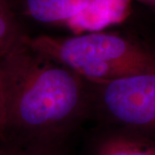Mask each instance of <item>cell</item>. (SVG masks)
Returning <instances> with one entry per match:
<instances>
[{"label":"cell","instance_id":"cell-8","mask_svg":"<svg viewBox=\"0 0 155 155\" xmlns=\"http://www.w3.org/2000/svg\"><path fill=\"white\" fill-rule=\"evenodd\" d=\"M143 1L147 2V3H148L149 5H153V6H154V7H155V0H143Z\"/></svg>","mask_w":155,"mask_h":155},{"label":"cell","instance_id":"cell-2","mask_svg":"<svg viewBox=\"0 0 155 155\" xmlns=\"http://www.w3.org/2000/svg\"><path fill=\"white\" fill-rule=\"evenodd\" d=\"M33 48L83 79L103 84L155 70V52L120 35L102 31L72 37H25Z\"/></svg>","mask_w":155,"mask_h":155},{"label":"cell","instance_id":"cell-3","mask_svg":"<svg viewBox=\"0 0 155 155\" xmlns=\"http://www.w3.org/2000/svg\"><path fill=\"white\" fill-rule=\"evenodd\" d=\"M101 86V104L112 120L155 134V70L119 78Z\"/></svg>","mask_w":155,"mask_h":155},{"label":"cell","instance_id":"cell-5","mask_svg":"<svg viewBox=\"0 0 155 155\" xmlns=\"http://www.w3.org/2000/svg\"><path fill=\"white\" fill-rule=\"evenodd\" d=\"M97 155H155V139L141 134H114L101 142Z\"/></svg>","mask_w":155,"mask_h":155},{"label":"cell","instance_id":"cell-1","mask_svg":"<svg viewBox=\"0 0 155 155\" xmlns=\"http://www.w3.org/2000/svg\"><path fill=\"white\" fill-rule=\"evenodd\" d=\"M83 80L22 36L0 58V137L40 141L64 133L84 110Z\"/></svg>","mask_w":155,"mask_h":155},{"label":"cell","instance_id":"cell-7","mask_svg":"<svg viewBox=\"0 0 155 155\" xmlns=\"http://www.w3.org/2000/svg\"><path fill=\"white\" fill-rule=\"evenodd\" d=\"M1 155H55L50 152L35 148L24 150H5L1 149Z\"/></svg>","mask_w":155,"mask_h":155},{"label":"cell","instance_id":"cell-6","mask_svg":"<svg viewBox=\"0 0 155 155\" xmlns=\"http://www.w3.org/2000/svg\"><path fill=\"white\" fill-rule=\"evenodd\" d=\"M22 38L10 11L0 0V58L17 44Z\"/></svg>","mask_w":155,"mask_h":155},{"label":"cell","instance_id":"cell-9","mask_svg":"<svg viewBox=\"0 0 155 155\" xmlns=\"http://www.w3.org/2000/svg\"><path fill=\"white\" fill-rule=\"evenodd\" d=\"M0 155H1V149H0Z\"/></svg>","mask_w":155,"mask_h":155},{"label":"cell","instance_id":"cell-4","mask_svg":"<svg viewBox=\"0 0 155 155\" xmlns=\"http://www.w3.org/2000/svg\"><path fill=\"white\" fill-rule=\"evenodd\" d=\"M91 0H25L28 14L43 23H61L75 33Z\"/></svg>","mask_w":155,"mask_h":155}]
</instances>
